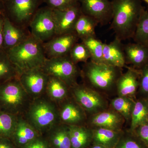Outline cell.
<instances>
[{"label": "cell", "mask_w": 148, "mask_h": 148, "mask_svg": "<svg viewBox=\"0 0 148 148\" xmlns=\"http://www.w3.org/2000/svg\"><path fill=\"white\" fill-rule=\"evenodd\" d=\"M108 65L118 68H127L125 63L124 51V45L122 41L115 38L109 44L104 43L103 62Z\"/></svg>", "instance_id": "cell-18"}, {"label": "cell", "mask_w": 148, "mask_h": 148, "mask_svg": "<svg viewBox=\"0 0 148 148\" xmlns=\"http://www.w3.org/2000/svg\"><path fill=\"white\" fill-rule=\"evenodd\" d=\"M18 79L32 100L45 94L49 76L41 67L22 72Z\"/></svg>", "instance_id": "cell-10"}, {"label": "cell", "mask_w": 148, "mask_h": 148, "mask_svg": "<svg viewBox=\"0 0 148 148\" xmlns=\"http://www.w3.org/2000/svg\"><path fill=\"white\" fill-rule=\"evenodd\" d=\"M18 117L0 111V137L10 139L16 127Z\"/></svg>", "instance_id": "cell-31"}, {"label": "cell", "mask_w": 148, "mask_h": 148, "mask_svg": "<svg viewBox=\"0 0 148 148\" xmlns=\"http://www.w3.org/2000/svg\"><path fill=\"white\" fill-rule=\"evenodd\" d=\"M98 24L95 19L82 13L75 27V32L79 40L96 37L95 28Z\"/></svg>", "instance_id": "cell-27"}, {"label": "cell", "mask_w": 148, "mask_h": 148, "mask_svg": "<svg viewBox=\"0 0 148 148\" xmlns=\"http://www.w3.org/2000/svg\"><path fill=\"white\" fill-rule=\"evenodd\" d=\"M6 51L21 74L28 70L41 67L47 58L43 43L32 35L18 45Z\"/></svg>", "instance_id": "cell-4"}, {"label": "cell", "mask_w": 148, "mask_h": 148, "mask_svg": "<svg viewBox=\"0 0 148 148\" xmlns=\"http://www.w3.org/2000/svg\"><path fill=\"white\" fill-rule=\"evenodd\" d=\"M139 70V86L136 98L148 100V63Z\"/></svg>", "instance_id": "cell-34"}, {"label": "cell", "mask_w": 148, "mask_h": 148, "mask_svg": "<svg viewBox=\"0 0 148 148\" xmlns=\"http://www.w3.org/2000/svg\"><path fill=\"white\" fill-rule=\"evenodd\" d=\"M114 148H148L134 131L123 130L119 142Z\"/></svg>", "instance_id": "cell-29"}, {"label": "cell", "mask_w": 148, "mask_h": 148, "mask_svg": "<svg viewBox=\"0 0 148 148\" xmlns=\"http://www.w3.org/2000/svg\"><path fill=\"white\" fill-rule=\"evenodd\" d=\"M126 125L123 117L109 107L95 114L88 117L86 125L90 128L103 127L116 131H121Z\"/></svg>", "instance_id": "cell-14"}, {"label": "cell", "mask_w": 148, "mask_h": 148, "mask_svg": "<svg viewBox=\"0 0 148 148\" xmlns=\"http://www.w3.org/2000/svg\"><path fill=\"white\" fill-rule=\"evenodd\" d=\"M133 131L148 147V122L140 125Z\"/></svg>", "instance_id": "cell-36"}, {"label": "cell", "mask_w": 148, "mask_h": 148, "mask_svg": "<svg viewBox=\"0 0 148 148\" xmlns=\"http://www.w3.org/2000/svg\"><path fill=\"white\" fill-rule=\"evenodd\" d=\"M147 121H148V118H147Z\"/></svg>", "instance_id": "cell-43"}, {"label": "cell", "mask_w": 148, "mask_h": 148, "mask_svg": "<svg viewBox=\"0 0 148 148\" xmlns=\"http://www.w3.org/2000/svg\"><path fill=\"white\" fill-rule=\"evenodd\" d=\"M47 144L53 148H72L69 126L64 123L56 125L45 133Z\"/></svg>", "instance_id": "cell-21"}, {"label": "cell", "mask_w": 148, "mask_h": 148, "mask_svg": "<svg viewBox=\"0 0 148 148\" xmlns=\"http://www.w3.org/2000/svg\"><path fill=\"white\" fill-rule=\"evenodd\" d=\"M4 16L3 13L0 15V50L3 49V26Z\"/></svg>", "instance_id": "cell-38"}, {"label": "cell", "mask_w": 148, "mask_h": 148, "mask_svg": "<svg viewBox=\"0 0 148 148\" xmlns=\"http://www.w3.org/2000/svg\"><path fill=\"white\" fill-rule=\"evenodd\" d=\"M82 14L95 19L98 24L105 25L112 21L113 10L109 0H79Z\"/></svg>", "instance_id": "cell-12"}, {"label": "cell", "mask_w": 148, "mask_h": 148, "mask_svg": "<svg viewBox=\"0 0 148 148\" xmlns=\"http://www.w3.org/2000/svg\"><path fill=\"white\" fill-rule=\"evenodd\" d=\"M41 68L49 76L61 80L71 87L78 83L81 77V69L69 56L47 58Z\"/></svg>", "instance_id": "cell-8"}, {"label": "cell", "mask_w": 148, "mask_h": 148, "mask_svg": "<svg viewBox=\"0 0 148 148\" xmlns=\"http://www.w3.org/2000/svg\"><path fill=\"white\" fill-rule=\"evenodd\" d=\"M40 135L39 132L24 118L18 116L17 123L10 138L17 146L24 147Z\"/></svg>", "instance_id": "cell-20"}, {"label": "cell", "mask_w": 148, "mask_h": 148, "mask_svg": "<svg viewBox=\"0 0 148 148\" xmlns=\"http://www.w3.org/2000/svg\"><path fill=\"white\" fill-rule=\"evenodd\" d=\"M3 12V7L2 0H0V15H1Z\"/></svg>", "instance_id": "cell-40"}, {"label": "cell", "mask_w": 148, "mask_h": 148, "mask_svg": "<svg viewBox=\"0 0 148 148\" xmlns=\"http://www.w3.org/2000/svg\"><path fill=\"white\" fill-rule=\"evenodd\" d=\"M69 57L75 64L85 63L90 58V54L86 46L82 42H77L73 46L69 54Z\"/></svg>", "instance_id": "cell-33"}, {"label": "cell", "mask_w": 148, "mask_h": 148, "mask_svg": "<svg viewBox=\"0 0 148 148\" xmlns=\"http://www.w3.org/2000/svg\"><path fill=\"white\" fill-rule=\"evenodd\" d=\"M21 73L11 61L4 50H0V84L19 78Z\"/></svg>", "instance_id": "cell-28"}, {"label": "cell", "mask_w": 148, "mask_h": 148, "mask_svg": "<svg viewBox=\"0 0 148 148\" xmlns=\"http://www.w3.org/2000/svg\"><path fill=\"white\" fill-rule=\"evenodd\" d=\"M125 63L129 67L140 70L148 63V47L138 43L124 45Z\"/></svg>", "instance_id": "cell-19"}, {"label": "cell", "mask_w": 148, "mask_h": 148, "mask_svg": "<svg viewBox=\"0 0 148 148\" xmlns=\"http://www.w3.org/2000/svg\"><path fill=\"white\" fill-rule=\"evenodd\" d=\"M148 100L143 98H136L131 115L130 130L134 131L140 125L148 122Z\"/></svg>", "instance_id": "cell-26"}, {"label": "cell", "mask_w": 148, "mask_h": 148, "mask_svg": "<svg viewBox=\"0 0 148 148\" xmlns=\"http://www.w3.org/2000/svg\"><path fill=\"white\" fill-rule=\"evenodd\" d=\"M46 6L53 10H65L79 5V0H43Z\"/></svg>", "instance_id": "cell-35"}, {"label": "cell", "mask_w": 148, "mask_h": 148, "mask_svg": "<svg viewBox=\"0 0 148 148\" xmlns=\"http://www.w3.org/2000/svg\"><path fill=\"white\" fill-rule=\"evenodd\" d=\"M57 105L61 123L69 126L86 125L87 114L71 95Z\"/></svg>", "instance_id": "cell-11"}, {"label": "cell", "mask_w": 148, "mask_h": 148, "mask_svg": "<svg viewBox=\"0 0 148 148\" xmlns=\"http://www.w3.org/2000/svg\"><path fill=\"white\" fill-rule=\"evenodd\" d=\"M45 94L57 105L71 96V87L54 77L49 76Z\"/></svg>", "instance_id": "cell-22"}, {"label": "cell", "mask_w": 148, "mask_h": 148, "mask_svg": "<svg viewBox=\"0 0 148 148\" xmlns=\"http://www.w3.org/2000/svg\"><path fill=\"white\" fill-rule=\"evenodd\" d=\"M127 71L123 73L116 84V96L136 99L139 86V70L127 66Z\"/></svg>", "instance_id": "cell-16"}, {"label": "cell", "mask_w": 148, "mask_h": 148, "mask_svg": "<svg viewBox=\"0 0 148 148\" xmlns=\"http://www.w3.org/2000/svg\"><path fill=\"white\" fill-rule=\"evenodd\" d=\"M4 16L3 49L7 51L27 40L32 34L29 29L16 26Z\"/></svg>", "instance_id": "cell-17"}, {"label": "cell", "mask_w": 148, "mask_h": 148, "mask_svg": "<svg viewBox=\"0 0 148 148\" xmlns=\"http://www.w3.org/2000/svg\"><path fill=\"white\" fill-rule=\"evenodd\" d=\"M18 78L0 84V111L17 116H23L32 101Z\"/></svg>", "instance_id": "cell-5"}, {"label": "cell", "mask_w": 148, "mask_h": 148, "mask_svg": "<svg viewBox=\"0 0 148 148\" xmlns=\"http://www.w3.org/2000/svg\"><path fill=\"white\" fill-rule=\"evenodd\" d=\"M132 39L135 42L148 47V11L142 12Z\"/></svg>", "instance_id": "cell-30"}, {"label": "cell", "mask_w": 148, "mask_h": 148, "mask_svg": "<svg viewBox=\"0 0 148 148\" xmlns=\"http://www.w3.org/2000/svg\"><path fill=\"white\" fill-rule=\"evenodd\" d=\"M86 46L90 54V61L95 63H103L104 43L95 37H90L82 40Z\"/></svg>", "instance_id": "cell-32"}, {"label": "cell", "mask_w": 148, "mask_h": 148, "mask_svg": "<svg viewBox=\"0 0 148 148\" xmlns=\"http://www.w3.org/2000/svg\"><path fill=\"white\" fill-rule=\"evenodd\" d=\"M112 18L110 28L121 41L132 38L145 9L141 0H112Z\"/></svg>", "instance_id": "cell-2"}, {"label": "cell", "mask_w": 148, "mask_h": 148, "mask_svg": "<svg viewBox=\"0 0 148 148\" xmlns=\"http://www.w3.org/2000/svg\"><path fill=\"white\" fill-rule=\"evenodd\" d=\"M71 91L88 117L103 112L110 107V99L83 83H78L71 87Z\"/></svg>", "instance_id": "cell-7"}, {"label": "cell", "mask_w": 148, "mask_h": 148, "mask_svg": "<svg viewBox=\"0 0 148 148\" xmlns=\"http://www.w3.org/2000/svg\"><path fill=\"white\" fill-rule=\"evenodd\" d=\"M135 99L130 97L116 96L110 99V107L123 117L126 124L130 125Z\"/></svg>", "instance_id": "cell-25"}, {"label": "cell", "mask_w": 148, "mask_h": 148, "mask_svg": "<svg viewBox=\"0 0 148 148\" xmlns=\"http://www.w3.org/2000/svg\"><path fill=\"white\" fill-rule=\"evenodd\" d=\"M92 131V143L106 148H114L122 133L123 131H116L103 127L90 128Z\"/></svg>", "instance_id": "cell-23"}, {"label": "cell", "mask_w": 148, "mask_h": 148, "mask_svg": "<svg viewBox=\"0 0 148 148\" xmlns=\"http://www.w3.org/2000/svg\"><path fill=\"white\" fill-rule=\"evenodd\" d=\"M23 116L40 135L61 123L58 105L45 94L32 100Z\"/></svg>", "instance_id": "cell-3"}, {"label": "cell", "mask_w": 148, "mask_h": 148, "mask_svg": "<svg viewBox=\"0 0 148 148\" xmlns=\"http://www.w3.org/2000/svg\"><path fill=\"white\" fill-rule=\"evenodd\" d=\"M56 35L75 32L77 21L82 12L80 5L65 10H53Z\"/></svg>", "instance_id": "cell-15"}, {"label": "cell", "mask_w": 148, "mask_h": 148, "mask_svg": "<svg viewBox=\"0 0 148 148\" xmlns=\"http://www.w3.org/2000/svg\"><path fill=\"white\" fill-rule=\"evenodd\" d=\"M79 38L75 32L57 35L43 43L47 58L69 56L73 46L78 42Z\"/></svg>", "instance_id": "cell-13"}, {"label": "cell", "mask_w": 148, "mask_h": 148, "mask_svg": "<svg viewBox=\"0 0 148 148\" xmlns=\"http://www.w3.org/2000/svg\"><path fill=\"white\" fill-rule=\"evenodd\" d=\"M9 139L0 137V148H14Z\"/></svg>", "instance_id": "cell-39"}, {"label": "cell", "mask_w": 148, "mask_h": 148, "mask_svg": "<svg viewBox=\"0 0 148 148\" xmlns=\"http://www.w3.org/2000/svg\"><path fill=\"white\" fill-rule=\"evenodd\" d=\"M123 69L103 63L90 61L81 69L83 83L109 99L116 96V84Z\"/></svg>", "instance_id": "cell-1"}, {"label": "cell", "mask_w": 148, "mask_h": 148, "mask_svg": "<svg viewBox=\"0 0 148 148\" xmlns=\"http://www.w3.org/2000/svg\"><path fill=\"white\" fill-rule=\"evenodd\" d=\"M93 146H92L90 148H106L103 146L100 145H94L93 144Z\"/></svg>", "instance_id": "cell-41"}, {"label": "cell", "mask_w": 148, "mask_h": 148, "mask_svg": "<svg viewBox=\"0 0 148 148\" xmlns=\"http://www.w3.org/2000/svg\"><path fill=\"white\" fill-rule=\"evenodd\" d=\"M69 127L72 148H85L92 143V131L90 127L87 125Z\"/></svg>", "instance_id": "cell-24"}, {"label": "cell", "mask_w": 148, "mask_h": 148, "mask_svg": "<svg viewBox=\"0 0 148 148\" xmlns=\"http://www.w3.org/2000/svg\"><path fill=\"white\" fill-rule=\"evenodd\" d=\"M144 1L145 2L147 3L148 4V0H144Z\"/></svg>", "instance_id": "cell-42"}, {"label": "cell", "mask_w": 148, "mask_h": 148, "mask_svg": "<svg viewBox=\"0 0 148 148\" xmlns=\"http://www.w3.org/2000/svg\"><path fill=\"white\" fill-rule=\"evenodd\" d=\"M4 15L18 27L29 29L43 0H2Z\"/></svg>", "instance_id": "cell-6"}, {"label": "cell", "mask_w": 148, "mask_h": 148, "mask_svg": "<svg viewBox=\"0 0 148 148\" xmlns=\"http://www.w3.org/2000/svg\"><path fill=\"white\" fill-rule=\"evenodd\" d=\"M23 148H49L47 143L40 137H38Z\"/></svg>", "instance_id": "cell-37"}, {"label": "cell", "mask_w": 148, "mask_h": 148, "mask_svg": "<svg viewBox=\"0 0 148 148\" xmlns=\"http://www.w3.org/2000/svg\"><path fill=\"white\" fill-rule=\"evenodd\" d=\"M32 36L43 43L56 35L53 9L45 6L40 8L30 22Z\"/></svg>", "instance_id": "cell-9"}]
</instances>
